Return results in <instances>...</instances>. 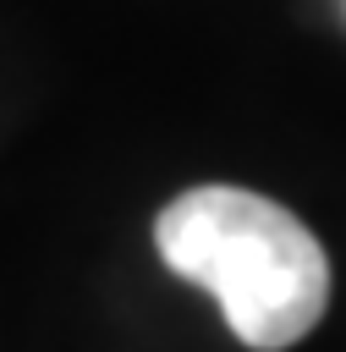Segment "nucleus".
<instances>
[{
  "label": "nucleus",
  "instance_id": "obj_1",
  "mask_svg": "<svg viewBox=\"0 0 346 352\" xmlns=\"http://www.w3.org/2000/svg\"><path fill=\"white\" fill-rule=\"evenodd\" d=\"M154 248L170 275L220 302L231 336L253 352L297 346L330 308V258L319 236L253 187L203 182L176 192L154 214Z\"/></svg>",
  "mask_w": 346,
  "mask_h": 352
}]
</instances>
